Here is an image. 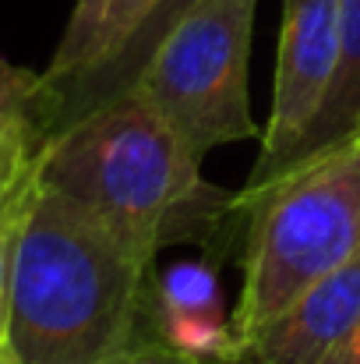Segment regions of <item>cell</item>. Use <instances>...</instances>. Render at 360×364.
<instances>
[{"mask_svg": "<svg viewBox=\"0 0 360 364\" xmlns=\"http://www.w3.org/2000/svg\"><path fill=\"white\" fill-rule=\"evenodd\" d=\"M360 318V255L240 340V364H322Z\"/></svg>", "mask_w": 360, "mask_h": 364, "instance_id": "obj_6", "label": "cell"}, {"mask_svg": "<svg viewBox=\"0 0 360 364\" xmlns=\"http://www.w3.org/2000/svg\"><path fill=\"white\" fill-rule=\"evenodd\" d=\"M43 103V78L32 71H21L0 57V121L7 117H36L39 121Z\"/></svg>", "mask_w": 360, "mask_h": 364, "instance_id": "obj_12", "label": "cell"}, {"mask_svg": "<svg viewBox=\"0 0 360 364\" xmlns=\"http://www.w3.org/2000/svg\"><path fill=\"white\" fill-rule=\"evenodd\" d=\"M195 0H159L148 18L131 32V39L120 46V53L103 64L99 71H92L89 78L67 85L64 92H53V96H43L39 103V124H43V134L50 138L53 131H60L64 124H71L75 117H82L85 110L114 100L120 92L131 89V82L138 78V71L145 68V60L156 53V46L166 39V32L191 11Z\"/></svg>", "mask_w": 360, "mask_h": 364, "instance_id": "obj_8", "label": "cell"}, {"mask_svg": "<svg viewBox=\"0 0 360 364\" xmlns=\"http://www.w3.org/2000/svg\"><path fill=\"white\" fill-rule=\"evenodd\" d=\"M254 7L258 0H195L131 82L202 159L261 134L247 96Z\"/></svg>", "mask_w": 360, "mask_h": 364, "instance_id": "obj_4", "label": "cell"}, {"mask_svg": "<svg viewBox=\"0 0 360 364\" xmlns=\"http://www.w3.org/2000/svg\"><path fill=\"white\" fill-rule=\"evenodd\" d=\"M39 188V156L32 166L7 188L0 198V343L7 336V315H11V279H14V255H18V237L32 205V195Z\"/></svg>", "mask_w": 360, "mask_h": 364, "instance_id": "obj_10", "label": "cell"}, {"mask_svg": "<svg viewBox=\"0 0 360 364\" xmlns=\"http://www.w3.org/2000/svg\"><path fill=\"white\" fill-rule=\"evenodd\" d=\"M244 223V287L234 308L237 340L276 318L307 287L360 255V141L315 156L265 191L234 198Z\"/></svg>", "mask_w": 360, "mask_h": 364, "instance_id": "obj_3", "label": "cell"}, {"mask_svg": "<svg viewBox=\"0 0 360 364\" xmlns=\"http://www.w3.org/2000/svg\"><path fill=\"white\" fill-rule=\"evenodd\" d=\"M156 4L159 0H75L53 60L39 75L43 96L64 92L67 85L110 64Z\"/></svg>", "mask_w": 360, "mask_h": 364, "instance_id": "obj_7", "label": "cell"}, {"mask_svg": "<svg viewBox=\"0 0 360 364\" xmlns=\"http://www.w3.org/2000/svg\"><path fill=\"white\" fill-rule=\"evenodd\" d=\"M343 0H283V36L272 82V110L261 131V152L234 198H251L283 177L307 124L315 121L339 57Z\"/></svg>", "mask_w": 360, "mask_h": 364, "instance_id": "obj_5", "label": "cell"}, {"mask_svg": "<svg viewBox=\"0 0 360 364\" xmlns=\"http://www.w3.org/2000/svg\"><path fill=\"white\" fill-rule=\"evenodd\" d=\"M322 364H360V318H357V326L347 333V340H343Z\"/></svg>", "mask_w": 360, "mask_h": 364, "instance_id": "obj_14", "label": "cell"}, {"mask_svg": "<svg viewBox=\"0 0 360 364\" xmlns=\"http://www.w3.org/2000/svg\"><path fill=\"white\" fill-rule=\"evenodd\" d=\"M0 364H14V361H11V354H7V347H4V343H0Z\"/></svg>", "mask_w": 360, "mask_h": 364, "instance_id": "obj_15", "label": "cell"}, {"mask_svg": "<svg viewBox=\"0 0 360 364\" xmlns=\"http://www.w3.org/2000/svg\"><path fill=\"white\" fill-rule=\"evenodd\" d=\"M360 124V0H343L339 4V57L332 82L325 89V100L307 124L293 159L286 170L332 152L336 145L350 141ZM283 170V173H286Z\"/></svg>", "mask_w": 360, "mask_h": 364, "instance_id": "obj_9", "label": "cell"}, {"mask_svg": "<svg viewBox=\"0 0 360 364\" xmlns=\"http://www.w3.org/2000/svg\"><path fill=\"white\" fill-rule=\"evenodd\" d=\"M39 184L148 255L177 241H209L234 223V191L209 184L202 156L131 89L43 141Z\"/></svg>", "mask_w": 360, "mask_h": 364, "instance_id": "obj_2", "label": "cell"}, {"mask_svg": "<svg viewBox=\"0 0 360 364\" xmlns=\"http://www.w3.org/2000/svg\"><path fill=\"white\" fill-rule=\"evenodd\" d=\"M156 255L36 188L14 255L4 347L14 364H96L141 333Z\"/></svg>", "mask_w": 360, "mask_h": 364, "instance_id": "obj_1", "label": "cell"}, {"mask_svg": "<svg viewBox=\"0 0 360 364\" xmlns=\"http://www.w3.org/2000/svg\"><path fill=\"white\" fill-rule=\"evenodd\" d=\"M43 141H46V134H43L36 117H7V121H0V198L32 166V159L39 156Z\"/></svg>", "mask_w": 360, "mask_h": 364, "instance_id": "obj_11", "label": "cell"}, {"mask_svg": "<svg viewBox=\"0 0 360 364\" xmlns=\"http://www.w3.org/2000/svg\"><path fill=\"white\" fill-rule=\"evenodd\" d=\"M96 364H184V361H177L159 340H152V336L141 329L127 347H120L110 358H103V361H96Z\"/></svg>", "mask_w": 360, "mask_h": 364, "instance_id": "obj_13", "label": "cell"}, {"mask_svg": "<svg viewBox=\"0 0 360 364\" xmlns=\"http://www.w3.org/2000/svg\"><path fill=\"white\" fill-rule=\"evenodd\" d=\"M354 138H357V141H360V124H357V131H354Z\"/></svg>", "mask_w": 360, "mask_h": 364, "instance_id": "obj_16", "label": "cell"}]
</instances>
